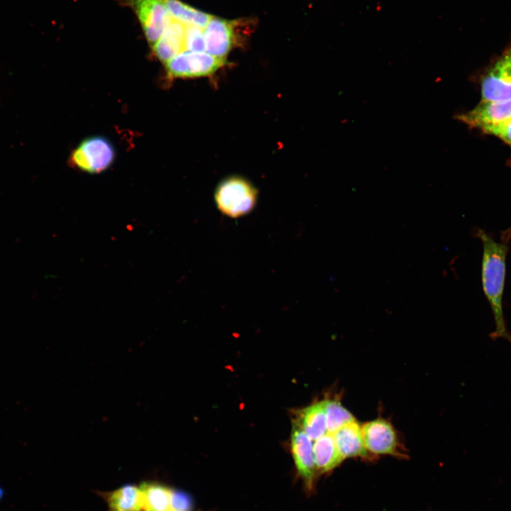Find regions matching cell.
I'll list each match as a JSON object with an SVG mask.
<instances>
[{
  "label": "cell",
  "mask_w": 511,
  "mask_h": 511,
  "mask_svg": "<svg viewBox=\"0 0 511 511\" xmlns=\"http://www.w3.org/2000/svg\"><path fill=\"white\" fill-rule=\"evenodd\" d=\"M483 245L481 279L485 296L491 308L495 330L493 338H505L511 341L507 331L502 309V297L506 275V258L511 231L504 232L503 239L498 242L484 230L478 229L476 233Z\"/></svg>",
  "instance_id": "6da1fadb"
},
{
  "label": "cell",
  "mask_w": 511,
  "mask_h": 511,
  "mask_svg": "<svg viewBox=\"0 0 511 511\" xmlns=\"http://www.w3.org/2000/svg\"><path fill=\"white\" fill-rule=\"evenodd\" d=\"M257 192L254 187L240 177L222 181L215 192L219 209L225 215L236 218L250 212L255 207Z\"/></svg>",
  "instance_id": "7a4b0ae2"
},
{
  "label": "cell",
  "mask_w": 511,
  "mask_h": 511,
  "mask_svg": "<svg viewBox=\"0 0 511 511\" xmlns=\"http://www.w3.org/2000/svg\"><path fill=\"white\" fill-rule=\"evenodd\" d=\"M115 151L105 138L94 136L84 140L73 151L71 160L81 170L99 173L107 169L114 162Z\"/></svg>",
  "instance_id": "3957f363"
},
{
  "label": "cell",
  "mask_w": 511,
  "mask_h": 511,
  "mask_svg": "<svg viewBox=\"0 0 511 511\" xmlns=\"http://www.w3.org/2000/svg\"><path fill=\"white\" fill-rule=\"evenodd\" d=\"M226 62V58L207 52L185 50L167 62L165 66L170 77L188 78L212 75Z\"/></svg>",
  "instance_id": "277c9868"
},
{
  "label": "cell",
  "mask_w": 511,
  "mask_h": 511,
  "mask_svg": "<svg viewBox=\"0 0 511 511\" xmlns=\"http://www.w3.org/2000/svg\"><path fill=\"white\" fill-rule=\"evenodd\" d=\"M136 13L148 43L153 45L173 20L165 0H126Z\"/></svg>",
  "instance_id": "5b68a950"
},
{
  "label": "cell",
  "mask_w": 511,
  "mask_h": 511,
  "mask_svg": "<svg viewBox=\"0 0 511 511\" xmlns=\"http://www.w3.org/2000/svg\"><path fill=\"white\" fill-rule=\"evenodd\" d=\"M482 101L511 99V45L500 55L483 77Z\"/></svg>",
  "instance_id": "8992f818"
},
{
  "label": "cell",
  "mask_w": 511,
  "mask_h": 511,
  "mask_svg": "<svg viewBox=\"0 0 511 511\" xmlns=\"http://www.w3.org/2000/svg\"><path fill=\"white\" fill-rule=\"evenodd\" d=\"M456 119L472 128L483 131L511 119V99L481 101L473 109L459 114Z\"/></svg>",
  "instance_id": "52a82bcc"
},
{
  "label": "cell",
  "mask_w": 511,
  "mask_h": 511,
  "mask_svg": "<svg viewBox=\"0 0 511 511\" xmlns=\"http://www.w3.org/2000/svg\"><path fill=\"white\" fill-rule=\"evenodd\" d=\"M238 23L233 21L212 16L203 29L205 52L219 58H226L236 40Z\"/></svg>",
  "instance_id": "ba28073f"
},
{
  "label": "cell",
  "mask_w": 511,
  "mask_h": 511,
  "mask_svg": "<svg viewBox=\"0 0 511 511\" xmlns=\"http://www.w3.org/2000/svg\"><path fill=\"white\" fill-rule=\"evenodd\" d=\"M365 447L369 454H398L397 436L392 424L384 419L368 422L361 427Z\"/></svg>",
  "instance_id": "9c48e42d"
},
{
  "label": "cell",
  "mask_w": 511,
  "mask_h": 511,
  "mask_svg": "<svg viewBox=\"0 0 511 511\" xmlns=\"http://www.w3.org/2000/svg\"><path fill=\"white\" fill-rule=\"evenodd\" d=\"M312 441L295 421L291 432V450L297 470L309 489L312 488L316 471Z\"/></svg>",
  "instance_id": "30bf717a"
},
{
  "label": "cell",
  "mask_w": 511,
  "mask_h": 511,
  "mask_svg": "<svg viewBox=\"0 0 511 511\" xmlns=\"http://www.w3.org/2000/svg\"><path fill=\"white\" fill-rule=\"evenodd\" d=\"M332 435L344 460L346 458L368 456L362 436L361 427L356 420L344 425Z\"/></svg>",
  "instance_id": "8fae6325"
},
{
  "label": "cell",
  "mask_w": 511,
  "mask_h": 511,
  "mask_svg": "<svg viewBox=\"0 0 511 511\" xmlns=\"http://www.w3.org/2000/svg\"><path fill=\"white\" fill-rule=\"evenodd\" d=\"M185 24L173 18L162 36L153 45V52L163 62H167L185 50Z\"/></svg>",
  "instance_id": "7c38bea8"
},
{
  "label": "cell",
  "mask_w": 511,
  "mask_h": 511,
  "mask_svg": "<svg viewBox=\"0 0 511 511\" xmlns=\"http://www.w3.org/2000/svg\"><path fill=\"white\" fill-rule=\"evenodd\" d=\"M295 422L312 441L327 433L324 401L315 402L301 410Z\"/></svg>",
  "instance_id": "4fadbf2b"
},
{
  "label": "cell",
  "mask_w": 511,
  "mask_h": 511,
  "mask_svg": "<svg viewBox=\"0 0 511 511\" xmlns=\"http://www.w3.org/2000/svg\"><path fill=\"white\" fill-rule=\"evenodd\" d=\"M313 455L315 468L321 473L333 470L344 461L332 434L329 433H326L314 441Z\"/></svg>",
  "instance_id": "5bb4252c"
},
{
  "label": "cell",
  "mask_w": 511,
  "mask_h": 511,
  "mask_svg": "<svg viewBox=\"0 0 511 511\" xmlns=\"http://www.w3.org/2000/svg\"><path fill=\"white\" fill-rule=\"evenodd\" d=\"M102 494V493H101ZM108 511H141L142 494L140 488L133 485H124L116 490L103 493Z\"/></svg>",
  "instance_id": "9a60e30c"
},
{
  "label": "cell",
  "mask_w": 511,
  "mask_h": 511,
  "mask_svg": "<svg viewBox=\"0 0 511 511\" xmlns=\"http://www.w3.org/2000/svg\"><path fill=\"white\" fill-rule=\"evenodd\" d=\"M143 510L145 511H165L171 508L172 490L165 485L146 482L141 484Z\"/></svg>",
  "instance_id": "2e32d148"
},
{
  "label": "cell",
  "mask_w": 511,
  "mask_h": 511,
  "mask_svg": "<svg viewBox=\"0 0 511 511\" xmlns=\"http://www.w3.org/2000/svg\"><path fill=\"white\" fill-rule=\"evenodd\" d=\"M165 2L172 18L185 25H192L204 29L212 17L180 0H165Z\"/></svg>",
  "instance_id": "e0dca14e"
},
{
  "label": "cell",
  "mask_w": 511,
  "mask_h": 511,
  "mask_svg": "<svg viewBox=\"0 0 511 511\" xmlns=\"http://www.w3.org/2000/svg\"><path fill=\"white\" fill-rule=\"evenodd\" d=\"M324 401L327 433L333 434L344 425L355 419L352 414L336 400Z\"/></svg>",
  "instance_id": "ac0fdd59"
},
{
  "label": "cell",
  "mask_w": 511,
  "mask_h": 511,
  "mask_svg": "<svg viewBox=\"0 0 511 511\" xmlns=\"http://www.w3.org/2000/svg\"><path fill=\"white\" fill-rule=\"evenodd\" d=\"M185 50L193 52H205V40L202 28L185 25Z\"/></svg>",
  "instance_id": "d6986e66"
},
{
  "label": "cell",
  "mask_w": 511,
  "mask_h": 511,
  "mask_svg": "<svg viewBox=\"0 0 511 511\" xmlns=\"http://www.w3.org/2000/svg\"><path fill=\"white\" fill-rule=\"evenodd\" d=\"M483 132L495 136L511 145V119L496 126L488 128Z\"/></svg>",
  "instance_id": "ffe728a7"
},
{
  "label": "cell",
  "mask_w": 511,
  "mask_h": 511,
  "mask_svg": "<svg viewBox=\"0 0 511 511\" xmlns=\"http://www.w3.org/2000/svg\"><path fill=\"white\" fill-rule=\"evenodd\" d=\"M171 507L175 511H191L192 500L188 495L180 491H172Z\"/></svg>",
  "instance_id": "44dd1931"
},
{
  "label": "cell",
  "mask_w": 511,
  "mask_h": 511,
  "mask_svg": "<svg viewBox=\"0 0 511 511\" xmlns=\"http://www.w3.org/2000/svg\"><path fill=\"white\" fill-rule=\"evenodd\" d=\"M4 496V490L0 485V502L3 500Z\"/></svg>",
  "instance_id": "7402d4cb"
},
{
  "label": "cell",
  "mask_w": 511,
  "mask_h": 511,
  "mask_svg": "<svg viewBox=\"0 0 511 511\" xmlns=\"http://www.w3.org/2000/svg\"><path fill=\"white\" fill-rule=\"evenodd\" d=\"M165 511H175V510L171 507V508H170V509H168V510H165Z\"/></svg>",
  "instance_id": "603a6c76"
}]
</instances>
